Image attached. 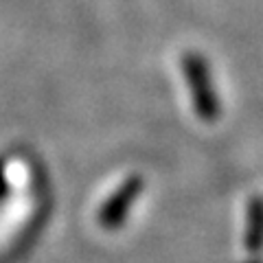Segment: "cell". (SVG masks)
Returning <instances> with one entry per match:
<instances>
[{"label": "cell", "instance_id": "obj_1", "mask_svg": "<svg viewBox=\"0 0 263 263\" xmlns=\"http://www.w3.org/2000/svg\"><path fill=\"white\" fill-rule=\"evenodd\" d=\"M136 189H138V182L136 180H132V182H127L125 186H121L119 191L114 193V197L105 204L103 211H101V221L103 224L114 226L123 215H125L129 202L134 200V195H136Z\"/></svg>", "mask_w": 263, "mask_h": 263}, {"label": "cell", "instance_id": "obj_2", "mask_svg": "<svg viewBox=\"0 0 263 263\" xmlns=\"http://www.w3.org/2000/svg\"><path fill=\"white\" fill-rule=\"evenodd\" d=\"M5 189V174H3V162H0V191Z\"/></svg>", "mask_w": 263, "mask_h": 263}]
</instances>
